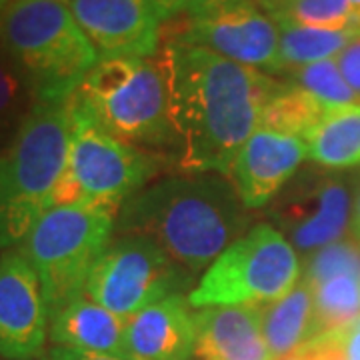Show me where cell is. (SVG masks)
Masks as SVG:
<instances>
[{
    "instance_id": "6da1fadb",
    "label": "cell",
    "mask_w": 360,
    "mask_h": 360,
    "mask_svg": "<svg viewBox=\"0 0 360 360\" xmlns=\"http://www.w3.org/2000/svg\"><path fill=\"white\" fill-rule=\"evenodd\" d=\"M170 118L176 130V165L186 174H231L276 80L214 52L167 42L160 56Z\"/></svg>"
},
{
    "instance_id": "7a4b0ae2",
    "label": "cell",
    "mask_w": 360,
    "mask_h": 360,
    "mask_svg": "<svg viewBox=\"0 0 360 360\" xmlns=\"http://www.w3.org/2000/svg\"><path fill=\"white\" fill-rule=\"evenodd\" d=\"M248 222L250 212L229 176L184 174L132 194L116 214L115 234L150 238L196 276L245 234Z\"/></svg>"
},
{
    "instance_id": "3957f363",
    "label": "cell",
    "mask_w": 360,
    "mask_h": 360,
    "mask_svg": "<svg viewBox=\"0 0 360 360\" xmlns=\"http://www.w3.org/2000/svg\"><path fill=\"white\" fill-rule=\"evenodd\" d=\"M70 129L68 98L32 103L0 153V252L22 245L40 217L54 208L70 150Z\"/></svg>"
},
{
    "instance_id": "277c9868",
    "label": "cell",
    "mask_w": 360,
    "mask_h": 360,
    "mask_svg": "<svg viewBox=\"0 0 360 360\" xmlns=\"http://www.w3.org/2000/svg\"><path fill=\"white\" fill-rule=\"evenodd\" d=\"M0 52L34 103L66 101L101 60L68 6L51 0H16L4 11Z\"/></svg>"
},
{
    "instance_id": "5b68a950",
    "label": "cell",
    "mask_w": 360,
    "mask_h": 360,
    "mask_svg": "<svg viewBox=\"0 0 360 360\" xmlns=\"http://www.w3.org/2000/svg\"><path fill=\"white\" fill-rule=\"evenodd\" d=\"M108 134L136 148H176L160 60L103 58L72 94Z\"/></svg>"
},
{
    "instance_id": "8992f818",
    "label": "cell",
    "mask_w": 360,
    "mask_h": 360,
    "mask_svg": "<svg viewBox=\"0 0 360 360\" xmlns=\"http://www.w3.org/2000/svg\"><path fill=\"white\" fill-rule=\"evenodd\" d=\"M68 108L70 150L54 193V206L82 205L116 217L130 196L158 172L160 158L108 134L72 96H68Z\"/></svg>"
},
{
    "instance_id": "52a82bcc",
    "label": "cell",
    "mask_w": 360,
    "mask_h": 360,
    "mask_svg": "<svg viewBox=\"0 0 360 360\" xmlns=\"http://www.w3.org/2000/svg\"><path fill=\"white\" fill-rule=\"evenodd\" d=\"M115 220L90 206H54L28 232L20 250L39 274L49 316L84 295L90 272L110 245Z\"/></svg>"
},
{
    "instance_id": "ba28073f",
    "label": "cell",
    "mask_w": 360,
    "mask_h": 360,
    "mask_svg": "<svg viewBox=\"0 0 360 360\" xmlns=\"http://www.w3.org/2000/svg\"><path fill=\"white\" fill-rule=\"evenodd\" d=\"M300 281L292 245L272 224H257L224 248L188 292L193 309L262 307L288 295Z\"/></svg>"
},
{
    "instance_id": "9c48e42d",
    "label": "cell",
    "mask_w": 360,
    "mask_h": 360,
    "mask_svg": "<svg viewBox=\"0 0 360 360\" xmlns=\"http://www.w3.org/2000/svg\"><path fill=\"white\" fill-rule=\"evenodd\" d=\"M194 278L150 238L118 236L90 272L84 295L129 321L170 296L193 292Z\"/></svg>"
},
{
    "instance_id": "30bf717a",
    "label": "cell",
    "mask_w": 360,
    "mask_h": 360,
    "mask_svg": "<svg viewBox=\"0 0 360 360\" xmlns=\"http://www.w3.org/2000/svg\"><path fill=\"white\" fill-rule=\"evenodd\" d=\"M168 42L191 44L232 63L283 75L278 25L255 0H234L191 16L170 18Z\"/></svg>"
},
{
    "instance_id": "8fae6325",
    "label": "cell",
    "mask_w": 360,
    "mask_h": 360,
    "mask_svg": "<svg viewBox=\"0 0 360 360\" xmlns=\"http://www.w3.org/2000/svg\"><path fill=\"white\" fill-rule=\"evenodd\" d=\"M350 210L347 182L314 170H298L266 206L274 229L304 257L342 238Z\"/></svg>"
},
{
    "instance_id": "7c38bea8",
    "label": "cell",
    "mask_w": 360,
    "mask_h": 360,
    "mask_svg": "<svg viewBox=\"0 0 360 360\" xmlns=\"http://www.w3.org/2000/svg\"><path fill=\"white\" fill-rule=\"evenodd\" d=\"M68 11L101 60L150 58L168 22L155 0H70Z\"/></svg>"
},
{
    "instance_id": "4fadbf2b",
    "label": "cell",
    "mask_w": 360,
    "mask_h": 360,
    "mask_svg": "<svg viewBox=\"0 0 360 360\" xmlns=\"http://www.w3.org/2000/svg\"><path fill=\"white\" fill-rule=\"evenodd\" d=\"M39 274L20 248L0 255V359H39L49 336Z\"/></svg>"
},
{
    "instance_id": "5bb4252c",
    "label": "cell",
    "mask_w": 360,
    "mask_h": 360,
    "mask_svg": "<svg viewBox=\"0 0 360 360\" xmlns=\"http://www.w3.org/2000/svg\"><path fill=\"white\" fill-rule=\"evenodd\" d=\"M304 156V139L260 127L238 150L229 179L248 210L262 208L298 172Z\"/></svg>"
},
{
    "instance_id": "9a60e30c",
    "label": "cell",
    "mask_w": 360,
    "mask_h": 360,
    "mask_svg": "<svg viewBox=\"0 0 360 360\" xmlns=\"http://www.w3.org/2000/svg\"><path fill=\"white\" fill-rule=\"evenodd\" d=\"M127 336L134 360H193L196 324L188 296H170L134 314Z\"/></svg>"
},
{
    "instance_id": "2e32d148",
    "label": "cell",
    "mask_w": 360,
    "mask_h": 360,
    "mask_svg": "<svg viewBox=\"0 0 360 360\" xmlns=\"http://www.w3.org/2000/svg\"><path fill=\"white\" fill-rule=\"evenodd\" d=\"M198 360H272L258 307H212L194 312Z\"/></svg>"
},
{
    "instance_id": "e0dca14e",
    "label": "cell",
    "mask_w": 360,
    "mask_h": 360,
    "mask_svg": "<svg viewBox=\"0 0 360 360\" xmlns=\"http://www.w3.org/2000/svg\"><path fill=\"white\" fill-rule=\"evenodd\" d=\"M127 326V319L106 310L90 300L86 295H82L56 314H52L49 335L52 342L63 348L134 360L129 347Z\"/></svg>"
},
{
    "instance_id": "ac0fdd59",
    "label": "cell",
    "mask_w": 360,
    "mask_h": 360,
    "mask_svg": "<svg viewBox=\"0 0 360 360\" xmlns=\"http://www.w3.org/2000/svg\"><path fill=\"white\" fill-rule=\"evenodd\" d=\"M262 336L272 360L288 354L316 338L314 328V290L302 276L283 298L258 307Z\"/></svg>"
},
{
    "instance_id": "d6986e66",
    "label": "cell",
    "mask_w": 360,
    "mask_h": 360,
    "mask_svg": "<svg viewBox=\"0 0 360 360\" xmlns=\"http://www.w3.org/2000/svg\"><path fill=\"white\" fill-rule=\"evenodd\" d=\"M304 141L309 156L319 167L326 170L360 167V104L330 110Z\"/></svg>"
},
{
    "instance_id": "ffe728a7",
    "label": "cell",
    "mask_w": 360,
    "mask_h": 360,
    "mask_svg": "<svg viewBox=\"0 0 360 360\" xmlns=\"http://www.w3.org/2000/svg\"><path fill=\"white\" fill-rule=\"evenodd\" d=\"M328 112L330 108L295 82H276L262 110L260 127L307 139Z\"/></svg>"
},
{
    "instance_id": "44dd1931",
    "label": "cell",
    "mask_w": 360,
    "mask_h": 360,
    "mask_svg": "<svg viewBox=\"0 0 360 360\" xmlns=\"http://www.w3.org/2000/svg\"><path fill=\"white\" fill-rule=\"evenodd\" d=\"M281 30V60L283 75H290L296 68L336 58L348 44L360 37V28L348 30H321L309 26L278 25Z\"/></svg>"
},
{
    "instance_id": "7402d4cb",
    "label": "cell",
    "mask_w": 360,
    "mask_h": 360,
    "mask_svg": "<svg viewBox=\"0 0 360 360\" xmlns=\"http://www.w3.org/2000/svg\"><path fill=\"white\" fill-rule=\"evenodd\" d=\"M312 290L316 338L338 333L360 319L359 276H335L312 286Z\"/></svg>"
},
{
    "instance_id": "603a6c76",
    "label": "cell",
    "mask_w": 360,
    "mask_h": 360,
    "mask_svg": "<svg viewBox=\"0 0 360 360\" xmlns=\"http://www.w3.org/2000/svg\"><path fill=\"white\" fill-rule=\"evenodd\" d=\"M288 80L310 92L316 101H321L330 110L360 104L359 96L354 94V90L348 86V82L342 77L336 58L296 68L288 75Z\"/></svg>"
},
{
    "instance_id": "cb8c5ba5",
    "label": "cell",
    "mask_w": 360,
    "mask_h": 360,
    "mask_svg": "<svg viewBox=\"0 0 360 360\" xmlns=\"http://www.w3.org/2000/svg\"><path fill=\"white\" fill-rule=\"evenodd\" d=\"M276 25H296L321 30H348L360 28L352 18L347 0H298L272 16Z\"/></svg>"
},
{
    "instance_id": "d4e9b609",
    "label": "cell",
    "mask_w": 360,
    "mask_h": 360,
    "mask_svg": "<svg viewBox=\"0 0 360 360\" xmlns=\"http://www.w3.org/2000/svg\"><path fill=\"white\" fill-rule=\"evenodd\" d=\"M359 276L360 278V240L340 238L336 243L322 246L307 260L304 281L310 286H319L335 276Z\"/></svg>"
},
{
    "instance_id": "484cf974",
    "label": "cell",
    "mask_w": 360,
    "mask_h": 360,
    "mask_svg": "<svg viewBox=\"0 0 360 360\" xmlns=\"http://www.w3.org/2000/svg\"><path fill=\"white\" fill-rule=\"evenodd\" d=\"M28 98H32V94L22 77L0 52V141L6 134H16L26 112L30 110V106L26 108Z\"/></svg>"
},
{
    "instance_id": "4316f807",
    "label": "cell",
    "mask_w": 360,
    "mask_h": 360,
    "mask_svg": "<svg viewBox=\"0 0 360 360\" xmlns=\"http://www.w3.org/2000/svg\"><path fill=\"white\" fill-rule=\"evenodd\" d=\"M336 63L348 86L354 90V94L360 101V37L352 40L347 49L336 56Z\"/></svg>"
},
{
    "instance_id": "83f0119b",
    "label": "cell",
    "mask_w": 360,
    "mask_h": 360,
    "mask_svg": "<svg viewBox=\"0 0 360 360\" xmlns=\"http://www.w3.org/2000/svg\"><path fill=\"white\" fill-rule=\"evenodd\" d=\"M156 4L167 13L168 20L176 16H191V14L205 13L210 8H217L220 4L234 2V0H155Z\"/></svg>"
},
{
    "instance_id": "f1b7e54d",
    "label": "cell",
    "mask_w": 360,
    "mask_h": 360,
    "mask_svg": "<svg viewBox=\"0 0 360 360\" xmlns=\"http://www.w3.org/2000/svg\"><path fill=\"white\" fill-rule=\"evenodd\" d=\"M324 336H333L338 347L342 348L347 360H360V324H350L347 328L338 330V333H333V335H324Z\"/></svg>"
},
{
    "instance_id": "f546056e",
    "label": "cell",
    "mask_w": 360,
    "mask_h": 360,
    "mask_svg": "<svg viewBox=\"0 0 360 360\" xmlns=\"http://www.w3.org/2000/svg\"><path fill=\"white\" fill-rule=\"evenodd\" d=\"M51 360H124L118 356H108V354H96V352H84V350H75V348H54L51 352Z\"/></svg>"
},
{
    "instance_id": "4dcf8cb0",
    "label": "cell",
    "mask_w": 360,
    "mask_h": 360,
    "mask_svg": "<svg viewBox=\"0 0 360 360\" xmlns=\"http://www.w3.org/2000/svg\"><path fill=\"white\" fill-rule=\"evenodd\" d=\"M350 231L352 234L360 232V176L356 180V188H354V196H352V210H350Z\"/></svg>"
},
{
    "instance_id": "1f68e13d",
    "label": "cell",
    "mask_w": 360,
    "mask_h": 360,
    "mask_svg": "<svg viewBox=\"0 0 360 360\" xmlns=\"http://www.w3.org/2000/svg\"><path fill=\"white\" fill-rule=\"evenodd\" d=\"M257 4H260L264 11H266V14H269L270 18L272 16H276L278 13H283L284 8H288L290 4H295V2H298V0H255Z\"/></svg>"
},
{
    "instance_id": "d6a6232c",
    "label": "cell",
    "mask_w": 360,
    "mask_h": 360,
    "mask_svg": "<svg viewBox=\"0 0 360 360\" xmlns=\"http://www.w3.org/2000/svg\"><path fill=\"white\" fill-rule=\"evenodd\" d=\"M348 6H350V13H352V18L356 20V25L360 26V0H347Z\"/></svg>"
},
{
    "instance_id": "836d02e7",
    "label": "cell",
    "mask_w": 360,
    "mask_h": 360,
    "mask_svg": "<svg viewBox=\"0 0 360 360\" xmlns=\"http://www.w3.org/2000/svg\"><path fill=\"white\" fill-rule=\"evenodd\" d=\"M283 360H312V359H310V354L304 350V348H300V350H296V352H292V354H288V356Z\"/></svg>"
},
{
    "instance_id": "e575fe53",
    "label": "cell",
    "mask_w": 360,
    "mask_h": 360,
    "mask_svg": "<svg viewBox=\"0 0 360 360\" xmlns=\"http://www.w3.org/2000/svg\"><path fill=\"white\" fill-rule=\"evenodd\" d=\"M51 2H58V4H65V6H68V2H70V0H51Z\"/></svg>"
},
{
    "instance_id": "d590c367",
    "label": "cell",
    "mask_w": 360,
    "mask_h": 360,
    "mask_svg": "<svg viewBox=\"0 0 360 360\" xmlns=\"http://www.w3.org/2000/svg\"><path fill=\"white\" fill-rule=\"evenodd\" d=\"M354 236H356V238H359V240H360V232H359V234H354Z\"/></svg>"
},
{
    "instance_id": "8d00e7d4",
    "label": "cell",
    "mask_w": 360,
    "mask_h": 360,
    "mask_svg": "<svg viewBox=\"0 0 360 360\" xmlns=\"http://www.w3.org/2000/svg\"><path fill=\"white\" fill-rule=\"evenodd\" d=\"M0 26H2V16H0Z\"/></svg>"
}]
</instances>
